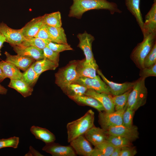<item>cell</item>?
I'll use <instances>...</instances> for the list:
<instances>
[{"instance_id": "cell-1", "label": "cell", "mask_w": 156, "mask_h": 156, "mask_svg": "<svg viewBox=\"0 0 156 156\" xmlns=\"http://www.w3.org/2000/svg\"><path fill=\"white\" fill-rule=\"evenodd\" d=\"M73 3L70 7L68 16L78 19L87 11L92 10L104 9L109 11L113 14L121 13L122 11L115 3L107 0H73Z\"/></svg>"}, {"instance_id": "cell-2", "label": "cell", "mask_w": 156, "mask_h": 156, "mask_svg": "<svg viewBox=\"0 0 156 156\" xmlns=\"http://www.w3.org/2000/svg\"><path fill=\"white\" fill-rule=\"evenodd\" d=\"M94 113L91 109L87 111L83 116L68 122L66 125L68 142L77 137L84 135L94 126Z\"/></svg>"}, {"instance_id": "cell-3", "label": "cell", "mask_w": 156, "mask_h": 156, "mask_svg": "<svg viewBox=\"0 0 156 156\" xmlns=\"http://www.w3.org/2000/svg\"><path fill=\"white\" fill-rule=\"evenodd\" d=\"M83 60L72 61L55 73V83L62 90L79 78V68Z\"/></svg>"}, {"instance_id": "cell-4", "label": "cell", "mask_w": 156, "mask_h": 156, "mask_svg": "<svg viewBox=\"0 0 156 156\" xmlns=\"http://www.w3.org/2000/svg\"><path fill=\"white\" fill-rule=\"evenodd\" d=\"M145 79L140 77L135 81L128 97L127 107L135 112L144 105L146 102L148 90L145 84Z\"/></svg>"}, {"instance_id": "cell-5", "label": "cell", "mask_w": 156, "mask_h": 156, "mask_svg": "<svg viewBox=\"0 0 156 156\" xmlns=\"http://www.w3.org/2000/svg\"><path fill=\"white\" fill-rule=\"evenodd\" d=\"M156 44V33L151 34L143 37L142 41L138 44L130 55L131 60L140 70L144 68L145 57Z\"/></svg>"}, {"instance_id": "cell-6", "label": "cell", "mask_w": 156, "mask_h": 156, "mask_svg": "<svg viewBox=\"0 0 156 156\" xmlns=\"http://www.w3.org/2000/svg\"><path fill=\"white\" fill-rule=\"evenodd\" d=\"M127 107L111 113L105 111L99 112V122L101 128L106 130L109 128L122 125L123 113Z\"/></svg>"}, {"instance_id": "cell-7", "label": "cell", "mask_w": 156, "mask_h": 156, "mask_svg": "<svg viewBox=\"0 0 156 156\" xmlns=\"http://www.w3.org/2000/svg\"><path fill=\"white\" fill-rule=\"evenodd\" d=\"M73 83L81 85L88 89H91L99 92H104L111 94L107 84L101 79L99 75L93 78L80 77Z\"/></svg>"}, {"instance_id": "cell-8", "label": "cell", "mask_w": 156, "mask_h": 156, "mask_svg": "<svg viewBox=\"0 0 156 156\" xmlns=\"http://www.w3.org/2000/svg\"><path fill=\"white\" fill-rule=\"evenodd\" d=\"M79 40L78 47L83 51L85 56L84 62L88 63L95 60L92 50V44L94 40V37L85 31L83 33H79L77 36Z\"/></svg>"}, {"instance_id": "cell-9", "label": "cell", "mask_w": 156, "mask_h": 156, "mask_svg": "<svg viewBox=\"0 0 156 156\" xmlns=\"http://www.w3.org/2000/svg\"><path fill=\"white\" fill-rule=\"evenodd\" d=\"M0 33L5 37L6 41L11 46H19L25 39L21 29L11 28L3 22L0 23Z\"/></svg>"}, {"instance_id": "cell-10", "label": "cell", "mask_w": 156, "mask_h": 156, "mask_svg": "<svg viewBox=\"0 0 156 156\" xmlns=\"http://www.w3.org/2000/svg\"><path fill=\"white\" fill-rule=\"evenodd\" d=\"M106 131L108 135H119L126 138L132 142L139 138L138 128L134 125L129 127L121 125L110 127Z\"/></svg>"}, {"instance_id": "cell-11", "label": "cell", "mask_w": 156, "mask_h": 156, "mask_svg": "<svg viewBox=\"0 0 156 156\" xmlns=\"http://www.w3.org/2000/svg\"><path fill=\"white\" fill-rule=\"evenodd\" d=\"M42 150L53 156L77 155L75 151L70 146H63L54 142L46 144Z\"/></svg>"}, {"instance_id": "cell-12", "label": "cell", "mask_w": 156, "mask_h": 156, "mask_svg": "<svg viewBox=\"0 0 156 156\" xmlns=\"http://www.w3.org/2000/svg\"><path fill=\"white\" fill-rule=\"evenodd\" d=\"M96 73L108 86L111 94L114 96L122 94L132 89L134 84L135 81L132 82H126L121 83L114 82L108 79L103 75L101 70L99 69L97 70Z\"/></svg>"}, {"instance_id": "cell-13", "label": "cell", "mask_w": 156, "mask_h": 156, "mask_svg": "<svg viewBox=\"0 0 156 156\" xmlns=\"http://www.w3.org/2000/svg\"><path fill=\"white\" fill-rule=\"evenodd\" d=\"M70 143L77 155L91 156L93 148L84 135L77 137Z\"/></svg>"}, {"instance_id": "cell-14", "label": "cell", "mask_w": 156, "mask_h": 156, "mask_svg": "<svg viewBox=\"0 0 156 156\" xmlns=\"http://www.w3.org/2000/svg\"><path fill=\"white\" fill-rule=\"evenodd\" d=\"M84 95L91 96L97 100L103 106L105 112L111 113L115 111L112 96L110 94L99 92L92 89H88Z\"/></svg>"}, {"instance_id": "cell-15", "label": "cell", "mask_w": 156, "mask_h": 156, "mask_svg": "<svg viewBox=\"0 0 156 156\" xmlns=\"http://www.w3.org/2000/svg\"><path fill=\"white\" fill-rule=\"evenodd\" d=\"M143 37L151 34L156 33V0L145 16L143 28L142 31Z\"/></svg>"}, {"instance_id": "cell-16", "label": "cell", "mask_w": 156, "mask_h": 156, "mask_svg": "<svg viewBox=\"0 0 156 156\" xmlns=\"http://www.w3.org/2000/svg\"><path fill=\"white\" fill-rule=\"evenodd\" d=\"M12 46L17 54L33 59L36 61L44 58L43 50L33 46Z\"/></svg>"}, {"instance_id": "cell-17", "label": "cell", "mask_w": 156, "mask_h": 156, "mask_svg": "<svg viewBox=\"0 0 156 156\" xmlns=\"http://www.w3.org/2000/svg\"><path fill=\"white\" fill-rule=\"evenodd\" d=\"M84 135L89 142L94 146L106 141L108 135L106 130L94 126Z\"/></svg>"}, {"instance_id": "cell-18", "label": "cell", "mask_w": 156, "mask_h": 156, "mask_svg": "<svg viewBox=\"0 0 156 156\" xmlns=\"http://www.w3.org/2000/svg\"><path fill=\"white\" fill-rule=\"evenodd\" d=\"M4 54L6 57L5 61L24 71L26 70L35 61L18 54L11 55L7 51H5Z\"/></svg>"}, {"instance_id": "cell-19", "label": "cell", "mask_w": 156, "mask_h": 156, "mask_svg": "<svg viewBox=\"0 0 156 156\" xmlns=\"http://www.w3.org/2000/svg\"><path fill=\"white\" fill-rule=\"evenodd\" d=\"M43 16L34 18L27 23L21 29L25 37H34L43 24Z\"/></svg>"}, {"instance_id": "cell-20", "label": "cell", "mask_w": 156, "mask_h": 156, "mask_svg": "<svg viewBox=\"0 0 156 156\" xmlns=\"http://www.w3.org/2000/svg\"><path fill=\"white\" fill-rule=\"evenodd\" d=\"M69 98L80 105L92 107L97 109L99 112L105 111L104 108L101 103L91 96L83 95Z\"/></svg>"}, {"instance_id": "cell-21", "label": "cell", "mask_w": 156, "mask_h": 156, "mask_svg": "<svg viewBox=\"0 0 156 156\" xmlns=\"http://www.w3.org/2000/svg\"><path fill=\"white\" fill-rule=\"evenodd\" d=\"M30 130L36 138L41 140L45 144L54 142L56 140L54 134L46 128L33 126Z\"/></svg>"}, {"instance_id": "cell-22", "label": "cell", "mask_w": 156, "mask_h": 156, "mask_svg": "<svg viewBox=\"0 0 156 156\" xmlns=\"http://www.w3.org/2000/svg\"><path fill=\"white\" fill-rule=\"evenodd\" d=\"M8 86L20 93L24 97L31 95L33 91V87L29 86L23 79H10Z\"/></svg>"}, {"instance_id": "cell-23", "label": "cell", "mask_w": 156, "mask_h": 156, "mask_svg": "<svg viewBox=\"0 0 156 156\" xmlns=\"http://www.w3.org/2000/svg\"><path fill=\"white\" fill-rule=\"evenodd\" d=\"M0 68L6 78H8L10 79H22L23 73L19 69L9 62L5 61H1Z\"/></svg>"}, {"instance_id": "cell-24", "label": "cell", "mask_w": 156, "mask_h": 156, "mask_svg": "<svg viewBox=\"0 0 156 156\" xmlns=\"http://www.w3.org/2000/svg\"><path fill=\"white\" fill-rule=\"evenodd\" d=\"M140 0H125L127 8L135 18L142 31L144 22L140 9Z\"/></svg>"}, {"instance_id": "cell-25", "label": "cell", "mask_w": 156, "mask_h": 156, "mask_svg": "<svg viewBox=\"0 0 156 156\" xmlns=\"http://www.w3.org/2000/svg\"><path fill=\"white\" fill-rule=\"evenodd\" d=\"M84 60L81 64L78 70L79 78L85 77L90 78L95 77L98 66L95 60L88 63H85Z\"/></svg>"}, {"instance_id": "cell-26", "label": "cell", "mask_w": 156, "mask_h": 156, "mask_svg": "<svg viewBox=\"0 0 156 156\" xmlns=\"http://www.w3.org/2000/svg\"><path fill=\"white\" fill-rule=\"evenodd\" d=\"M49 32L52 42L64 44H68L66 35L62 27H57L48 26Z\"/></svg>"}, {"instance_id": "cell-27", "label": "cell", "mask_w": 156, "mask_h": 156, "mask_svg": "<svg viewBox=\"0 0 156 156\" xmlns=\"http://www.w3.org/2000/svg\"><path fill=\"white\" fill-rule=\"evenodd\" d=\"M59 64L51 61L46 58L36 61L34 63L33 68L39 76L44 71L49 70H54Z\"/></svg>"}, {"instance_id": "cell-28", "label": "cell", "mask_w": 156, "mask_h": 156, "mask_svg": "<svg viewBox=\"0 0 156 156\" xmlns=\"http://www.w3.org/2000/svg\"><path fill=\"white\" fill-rule=\"evenodd\" d=\"M25 39L18 46L23 47L33 46L43 50L47 46L50 41L38 38L25 37Z\"/></svg>"}, {"instance_id": "cell-29", "label": "cell", "mask_w": 156, "mask_h": 156, "mask_svg": "<svg viewBox=\"0 0 156 156\" xmlns=\"http://www.w3.org/2000/svg\"><path fill=\"white\" fill-rule=\"evenodd\" d=\"M43 24L48 26L57 27H62L61 14L59 11L45 14L43 15Z\"/></svg>"}, {"instance_id": "cell-30", "label": "cell", "mask_w": 156, "mask_h": 156, "mask_svg": "<svg viewBox=\"0 0 156 156\" xmlns=\"http://www.w3.org/2000/svg\"><path fill=\"white\" fill-rule=\"evenodd\" d=\"M88 89L80 84L73 83L63 90L69 97L84 95Z\"/></svg>"}, {"instance_id": "cell-31", "label": "cell", "mask_w": 156, "mask_h": 156, "mask_svg": "<svg viewBox=\"0 0 156 156\" xmlns=\"http://www.w3.org/2000/svg\"><path fill=\"white\" fill-rule=\"evenodd\" d=\"M132 89L122 94L113 96L112 97L115 111L120 110L125 107L127 103L129 94Z\"/></svg>"}, {"instance_id": "cell-32", "label": "cell", "mask_w": 156, "mask_h": 156, "mask_svg": "<svg viewBox=\"0 0 156 156\" xmlns=\"http://www.w3.org/2000/svg\"><path fill=\"white\" fill-rule=\"evenodd\" d=\"M107 141L115 147L132 146L131 141L122 136L115 135H108Z\"/></svg>"}, {"instance_id": "cell-33", "label": "cell", "mask_w": 156, "mask_h": 156, "mask_svg": "<svg viewBox=\"0 0 156 156\" xmlns=\"http://www.w3.org/2000/svg\"><path fill=\"white\" fill-rule=\"evenodd\" d=\"M34 63L26 70L23 73L22 76L23 80L32 87L36 84L39 77L34 69Z\"/></svg>"}, {"instance_id": "cell-34", "label": "cell", "mask_w": 156, "mask_h": 156, "mask_svg": "<svg viewBox=\"0 0 156 156\" xmlns=\"http://www.w3.org/2000/svg\"><path fill=\"white\" fill-rule=\"evenodd\" d=\"M102 156H111L115 147L106 141L95 146Z\"/></svg>"}, {"instance_id": "cell-35", "label": "cell", "mask_w": 156, "mask_h": 156, "mask_svg": "<svg viewBox=\"0 0 156 156\" xmlns=\"http://www.w3.org/2000/svg\"><path fill=\"white\" fill-rule=\"evenodd\" d=\"M135 112L133 110L127 107L122 115V125L129 127L133 125V118Z\"/></svg>"}, {"instance_id": "cell-36", "label": "cell", "mask_w": 156, "mask_h": 156, "mask_svg": "<svg viewBox=\"0 0 156 156\" xmlns=\"http://www.w3.org/2000/svg\"><path fill=\"white\" fill-rule=\"evenodd\" d=\"M19 142V138L14 136L7 139H0V149L8 147L16 148Z\"/></svg>"}, {"instance_id": "cell-37", "label": "cell", "mask_w": 156, "mask_h": 156, "mask_svg": "<svg viewBox=\"0 0 156 156\" xmlns=\"http://www.w3.org/2000/svg\"><path fill=\"white\" fill-rule=\"evenodd\" d=\"M156 64V44L146 55L144 61V68H148Z\"/></svg>"}, {"instance_id": "cell-38", "label": "cell", "mask_w": 156, "mask_h": 156, "mask_svg": "<svg viewBox=\"0 0 156 156\" xmlns=\"http://www.w3.org/2000/svg\"><path fill=\"white\" fill-rule=\"evenodd\" d=\"M44 58L59 64L60 57V53L55 52L47 47L44 48L43 49Z\"/></svg>"}, {"instance_id": "cell-39", "label": "cell", "mask_w": 156, "mask_h": 156, "mask_svg": "<svg viewBox=\"0 0 156 156\" xmlns=\"http://www.w3.org/2000/svg\"><path fill=\"white\" fill-rule=\"evenodd\" d=\"M52 51L58 53L67 50H72L73 49L68 44H59L50 41L47 46Z\"/></svg>"}, {"instance_id": "cell-40", "label": "cell", "mask_w": 156, "mask_h": 156, "mask_svg": "<svg viewBox=\"0 0 156 156\" xmlns=\"http://www.w3.org/2000/svg\"><path fill=\"white\" fill-rule=\"evenodd\" d=\"M139 75L140 77L146 79L149 77L156 76V64L148 68L140 69Z\"/></svg>"}, {"instance_id": "cell-41", "label": "cell", "mask_w": 156, "mask_h": 156, "mask_svg": "<svg viewBox=\"0 0 156 156\" xmlns=\"http://www.w3.org/2000/svg\"><path fill=\"white\" fill-rule=\"evenodd\" d=\"M48 26L47 25L43 24L34 37L47 40L52 42V39L49 32Z\"/></svg>"}, {"instance_id": "cell-42", "label": "cell", "mask_w": 156, "mask_h": 156, "mask_svg": "<svg viewBox=\"0 0 156 156\" xmlns=\"http://www.w3.org/2000/svg\"><path fill=\"white\" fill-rule=\"evenodd\" d=\"M137 153L136 148L132 146L123 147L120 156H134Z\"/></svg>"}, {"instance_id": "cell-43", "label": "cell", "mask_w": 156, "mask_h": 156, "mask_svg": "<svg viewBox=\"0 0 156 156\" xmlns=\"http://www.w3.org/2000/svg\"><path fill=\"white\" fill-rule=\"evenodd\" d=\"M25 156H42L43 155L38 151L35 150L31 146L29 147V151L28 153L25 154Z\"/></svg>"}, {"instance_id": "cell-44", "label": "cell", "mask_w": 156, "mask_h": 156, "mask_svg": "<svg viewBox=\"0 0 156 156\" xmlns=\"http://www.w3.org/2000/svg\"><path fill=\"white\" fill-rule=\"evenodd\" d=\"M122 147H115L111 156H120Z\"/></svg>"}, {"instance_id": "cell-45", "label": "cell", "mask_w": 156, "mask_h": 156, "mask_svg": "<svg viewBox=\"0 0 156 156\" xmlns=\"http://www.w3.org/2000/svg\"><path fill=\"white\" fill-rule=\"evenodd\" d=\"M6 41L5 37L0 33V50L3 46L4 43Z\"/></svg>"}, {"instance_id": "cell-46", "label": "cell", "mask_w": 156, "mask_h": 156, "mask_svg": "<svg viewBox=\"0 0 156 156\" xmlns=\"http://www.w3.org/2000/svg\"><path fill=\"white\" fill-rule=\"evenodd\" d=\"M8 90L0 84V94H6Z\"/></svg>"}, {"instance_id": "cell-47", "label": "cell", "mask_w": 156, "mask_h": 156, "mask_svg": "<svg viewBox=\"0 0 156 156\" xmlns=\"http://www.w3.org/2000/svg\"><path fill=\"white\" fill-rule=\"evenodd\" d=\"M6 78L2 69L0 68V83L2 82Z\"/></svg>"}, {"instance_id": "cell-48", "label": "cell", "mask_w": 156, "mask_h": 156, "mask_svg": "<svg viewBox=\"0 0 156 156\" xmlns=\"http://www.w3.org/2000/svg\"><path fill=\"white\" fill-rule=\"evenodd\" d=\"M1 55V51H0V55Z\"/></svg>"}]
</instances>
